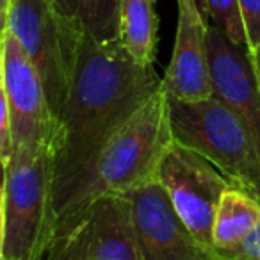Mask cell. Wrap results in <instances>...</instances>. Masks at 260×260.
<instances>
[{"mask_svg": "<svg viewBox=\"0 0 260 260\" xmlns=\"http://www.w3.org/2000/svg\"><path fill=\"white\" fill-rule=\"evenodd\" d=\"M0 100L11 114L13 152L40 148L55 152L59 119L52 111L38 70L6 27L0 32Z\"/></svg>", "mask_w": 260, "mask_h": 260, "instance_id": "cell-6", "label": "cell"}, {"mask_svg": "<svg viewBox=\"0 0 260 260\" xmlns=\"http://www.w3.org/2000/svg\"><path fill=\"white\" fill-rule=\"evenodd\" d=\"M168 98L175 141L203 155L234 187L260 202V148L248 121L217 96Z\"/></svg>", "mask_w": 260, "mask_h": 260, "instance_id": "cell-4", "label": "cell"}, {"mask_svg": "<svg viewBox=\"0 0 260 260\" xmlns=\"http://www.w3.org/2000/svg\"><path fill=\"white\" fill-rule=\"evenodd\" d=\"M162 86L153 66L130 57L119 38L98 41L86 34L70 96L59 114L54 162V210L59 217L100 150Z\"/></svg>", "mask_w": 260, "mask_h": 260, "instance_id": "cell-1", "label": "cell"}, {"mask_svg": "<svg viewBox=\"0 0 260 260\" xmlns=\"http://www.w3.org/2000/svg\"><path fill=\"white\" fill-rule=\"evenodd\" d=\"M43 260H141L125 196H105L61 219Z\"/></svg>", "mask_w": 260, "mask_h": 260, "instance_id": "cell-7", "label": "cell"}, {"mask_svg": "<svg viewBox=\"0 0 260 260\" xmlns=\"http://www.w3.org/2000/svg\"><path fill=\"white\" fill-rule=\"evenodd\" d=\"M52 148L16 150L4 164L0 256L43 260L57 228Z\"/></svg>", "mask_w": 260, "mask_h": 260, "instance_id": "cell-3", "label": "cell"}, {"mask_svg": "<svg viewBox=\"0 0 260 260\" xmlns=\"http://www.w3.org/2000/svg\"><path fill=\"white\" fill-rule=\"evenodd\" d=\"M9 4H11V0H0V18L6 15V11H8Z\"/></svg>", "mask_w": 260, "mask_h": 260, "instance_id": "cell-19", "label": "cell"}, {"mask_svg": "<svg viewBox=\"0 0 260 260\" xmlns=\"http://www.w3.org/2000/svg\"><path fill=\"white\" fill-rule=\"evenodd\" d=\"M32 61L45 86L54 114H61L70 96L77 61L84 41V29L66 18L52 0H11L2 16Z\"/></svg>", "mask_w": 260, "mask_h": 260, "instance_id": "cell-5", "label": "cell"}, {"mask_svg": "<svg viewBox=\"0 0 260 260\" xmlns=\"http://www.w3.org/2000/svg\"><path fill=\"white\" fill-rule=\"evenodd\" d=\"M203 16L219 27L235 45L246 47V30L237 0H196Z\"/></svg>", "mask_w": 260, "mask_h": 260, "instance_id": "cell-15", "label": "cell"}, {"mask_svg": "<svg viewBox=\"0 0 260 260\" xmlns=\"http://www.w3.org/2000/svg\"><path fill=\"white\" fill-rule=\"evenodd\" d=\"M260 223V202L239 187L223 192L214 217L212 242L216 255H224L237 246ZM216 256V258H217Z\"/></svg>", "mask_w": 260, "mask_h": 260, "instance_id": "cell-12", "label": "cell"}, {"mask_svg": "<svg viewBox=\"0 0 260 260\" xmlns=\"http://www.w3.org/2000/svg\"><path fill=\"white\" fill-rule=\"evenodd\" d=\"M216 260H242V258H228V256H217Z\"/></svg>", "mask_w": 260, "mask_h": 260, "instance_id": "cell-20", "label": "cell"}, {"mask_svg": "<svg viewBox=\"0 0 260 260\" xmlns=\"http://www.w3.org/2000/svg\"><path fill=\"white\" fill-rule=\"evenodd\" d=\"M141 260H216L178 216L159 180L125 194Z\"/></svg>", "mask_w": 260, "mask_h": 260, "instance_id": "cell-9", "label": "cell"}, {"mask_svg": "<svg viewBox=\"0 0 260 260\" xmlns=\"http://www.w3.org/2000/svg\"><path fill=\"white\" fill-rule=\"evenodd\" d=\"M118 38L138 64L153 66L159 43L155 0H123Z\"/></svg>", "mask_w": 260, "mask_h": 260, "instance_id": "cell-13", "label": "cell"}, {"mask_svg": "<svg viewBox=\"0 0 260 260\" xmlns=\"http://www.w3.org/2000/svg\"><path fill=\"white\" fill-rule=\"evenodd\" d=\"M0 260H8V258H2V256H0Z\"/></svg>", "mask_w": 260, "mask_h": 260, "instance_id": "cell-21", "label": "cell"}, {"mask_svg": "<svg viewBox=\"0 0 260 260\" xmlns=\"http://www.w3.org/2000/svg\"><path fill=\"white\" fill-rule=\"evenodd\" d=\"M177 36L173 55L162 77V87L178 100H205L214 96L207 52L210 22L203 16L196 0H177Z\"/></svg>", "mask_w": 260, "mask_h": 260, "instance_id": "cell-10", "label": "cell"}, {"mask_svg": "<svg viewBox=\"0 0 260 260\" xmlns=\"http://www.w3.org/2000/svg\"><path fill=\"white\" fill-rule=\"evenodd\" d=\"M207 52L214 96L248 121L260 148V84L248 50L235 45L219 27L210 23L207 29Z\"/></svg>", "mask_w": 260, "mask_h": 260, "instance_id": "cell-11", "label": "cell"}, {"mask_svg": "<svg viewBox=\"0 0 260 260\" xmlns=\"http://www.w3.org/2000/svg\"><path fill=\"white\" fill-rule=\"evenodd\" d=\"M173 143L170 98L160 86V89L109 138L86 177L68 198L57 223L94 200L125 196L126 192L157 180L160 164Z\"/></svg>", "mask_w": 260, "mask_h": 260, "instance_id": "cell-2", "label": "cell"}, {"mask_svg": "<svg viewBox=\"0 0 260 260\" xmlns=\"http://www.w3.org/2000/svg\"><path fill=\"white\" fill-rule=\"evenodd\" d=\"M246 30L248 54L260 43V0H237Z\"/></svg>", "mask_w": 260, "mask_h": 260, "instance_id": "cell-16", "label": "cell"}, {"mask_svg": "<svg viewBox=\"0 0 260 260\" xmlns=\"http://www.w3.org/2000/svg\"><path fill=\"white\" fill-rule=\"evenodd\" d=\"M219 256L242 258V260H260V223L237 246H234L230 251Z\"/></svg>", "mask_w": 260, "mask_h": 260, "instance_id": "cell-17", "label": "cell"}, {"mask_svg": "<svg viewBox=\"0 0 260 260\" xmlns=\"http://www.w3.org/2000/svg\"><path fill=\"white\" fill-rule=\"evenodd\" d=\"M249 59H251L253 70H255V75H256V79H258V84H260V43L256 45L255 50L249 52Z\"/></svg>", "mask_w": 260, "mask_h": 260, "instance_id": "cell-18", "label": "cell"}, {"mask_svg": "<svg viewBox=\"0 0 260 260\" xmlns=\"http://www.w3.org/2000/svg\"><path fill=\"white\" fill-rule=\"evenodd\" d=\"M66 18L77 22L89 38L109 41L119 36L123 0H52Z\"/></svg>", "mask_w": 260, "mask_h": 260, "instance_id": "cell-14", "label": "cell"}, {"mask_svg": "<svg viewBox=\"0 0 260 260\" xmlns=\"http://www.w3.org/2000/svg\"><path fill=\"white\" fill-rule=\"evenodd\" d=\"M177 209L196 241L216 255L212 242L214 217L223 192L230 187V180L198 152L175 141L166 153L157 173ZM217 256V255H216Z\"/></svg>", "mask_w": 260, "mask_h": 260, "instance_id": "cell-8", "label": "cell"}]
</instances>
